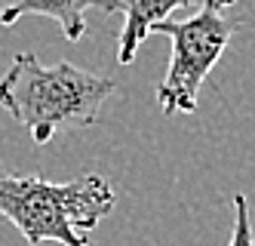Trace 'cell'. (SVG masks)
<instances>
[{"mask_svg":"<svg viewBox=\"0 0 255 246\" xmlns=\"http://www.w3.org/2000/svg\"><path fill=\"white\" fill-rule=\"evenodd\" d=\"M114 188L99 173H86L74 182H46L43 176H15L0 166V216L31 246L46 240L62 246H86L89 228L111 216Z\"/></svg>","mask_w":255,"mask_h":246,"instance_id":"cell-2","label":"cell"},{"mask_svg":"<svg viewBox=\"0 0 255 246\" xmlns=\"http://www.w3.org/2000/svg\"><path fill=\"white\" fill-rule=\"evenodd\" d=\"M228 246H255V231L249 219V200L243 194H234V231Z\"/></svg>","mask_w":255,"mask_h":246,"instance_id":"cell-6","label":"cell"},{"mask_svg":"<svg viewBox=\"0 0 255 246\" xmlns=\"http://www.w3.org/2000/svg\"><path fill=\"white\" fill-rule=\"evenodd\" d=\"M200 3H203V0H120L123 28H120V37H117V62L120 65H132L135 52L141 49L151 25L169 18L172 9L200 6Z\"/></svg>","mask_w":255,"mask_h":246,"instance_id":"cell-5","label":"cell"},{"mask_svg":"<svg viewBox=\"0 0 255 246\" xmlns=\"http://www.w3.org/2000/svg\"><path fill=\"white\" fill-rule=\"evenodd\" d=\"M89 9L117 12L120 0H12L9 6L0 9V25L12 28L25 15H46V18L59 22L68 43H77L86 34V12Z\"/></svg>","mask_w":255,"mask_h":246,"instance_id":"cell-4","label":"cell"},{"mask_svg":"<svg viewBox=\"0 0 255 246\" xmlns=\"http://www.w3.org/2000/svg\"><path fill=\"white\" fill-rule=\"evenodd\" d=\"M117 83L80 65H43L34 52H15L0 77V108L31 132L37 145H49L59 129L93 126Z\"/></svg>","mask_w":255,"mask_h":246,"instance_id":"cell-1","label":"cell"},{"mask_svg":"<svg viewBox=\"0 0 255 246\" xmlns=\"http://www.w3.org/2000/svg\"><path fill=\"white\" fill-rule=\"evenodd\" d=\"M234 0H203L200 9L185 22H163L151 25L148 34H163L172 43V59L166 68V77L157 86V102L163 114H194L197 92L209 77L215 62L231 43L234 25L222 15Z\"/></svg>","mask_w":255,"mask_h":246,"instance_id":"cell-3","label":"cell"}]
</instances>
